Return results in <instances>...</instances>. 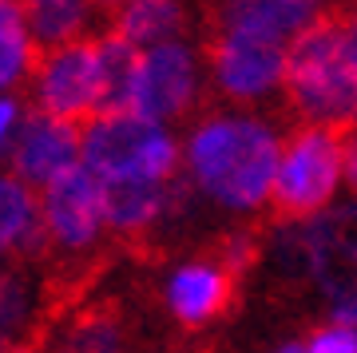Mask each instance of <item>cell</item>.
Segmentation results:
<instances>
[{
    "mask_svg": "<svg viewBox=\"0 0 357 353\" xmlns=\"http://www.w3.org/2000/svg\"><path fill=\"white\" fill-rule=\"evenodd\" d=\"M20 8H24L36 52H48L79 40V32L88 24L91 0H20Z\"/></svg>",
    "mask_w": 357,
    "mask_h": 353,
    "instance_id": "cell-16",
    "label": "cell"
},
{
    "mask_svg": "<svg viewBox=\"0 0 357 353\" xmlns=\"http://www.w3.org/2000/svg\"><path fill=\"white\" fill-rule=\"evenodd\" d=\"M310 353H357V329L354 326H326L314 333L310 341Z\"/></svg>",
    "mask_w": 357,
    "mask_h": 353,
    "instance_id": "cell-21",
    "label": "cell"
},
{
    "mask_svg": "<svg viewBox=\"0 0 357 353\" xmlns=\"http://www.w3.org/2000/svg\"><path fill=\"white\" fill-rule=\"evenodd\" d=\"M40 223V206L28 183L16 175H0V254L20 250L24 234Z\"/></svg>",
    "mask_w": 357,
    "mask_h": 353,
    "instance_id": "cell-18",
    "label": "cell"
},
{
    "mask_svg": "<svg viewBox=\"0 0 357 353\" xmlns=\"http://www.w3.org/2000/svg\"><path fill=\"white\" fill-rule=\"evenodd\" d=\"M139 63H143V52L131 40H123L112 28L100 36V115L131 112Z\"/></svg>",
    "mask_w": 357,
    "mask_h": 353,
    "instance_id": "cell-14",
    "label": "cell"
},
{
    "mask_svg": "<svg viewBox=\"0 0 357 353\" xmlns=\"http://www.w3.org/2000/svg\"><path fill=\"white\" fill-rule=\"evenodd\" d=\"M306 274L333 298L357 294V206H337L302 223Z\"/></svg>",
    "mask_w": 357,
    "mask_h": 353,
    "instance_id": "cell-7",
    "label": "cell"
},
{
    "mask_svg": "<svg viewBox=\"0 0 357 353\" xmlns=\"http://www.w3.org/2000/svg\"><path fill=\"white\" fill-rule=\"evenodd\" d=\"M330 8H357V0H330Z\"/></svg>",
    "mask_w": 357,
    "mask_h": 353,
    "instance_id": "cell-26",
    "label": "cell"
},
{
    "mask_svg": "<svg viewBox=\"0 0 357 353\" xmlns=\"http://www.w3.org/2000/svg\"><path fill=\"white\" fill-rule=\"evenodd\" d=\"M345 13V32H342V56L349 63V72L357 76V8H342Z\"/></svg>",
    "mask_w": 357,
    "mask_h": 353,
    "instance_id": "cell-23",
    "label": "cell"
},
{
    "mask_svg": "<svg viewBox=\"0 0 357 353\" xmlns=\"http://www.w3.org/2000/svg\"><path fill=\"white\" fill-rule=\"evenodd\" d=\"M215 32L206 36V60L215 72L218 88L234 96V100H255L266 96L274 84L286 80V52L274 40L250 36V32H234L211 20Z\"/></svg>",
    "mask_w": 357,
    "mask_h": 353,
    "instance_id": "cell-6",
    "label": "cell"
},
{
    "mask_svg": "<svg viewBox=\"0 0 357 353\" xmlns=\"http://www.w3.org/2000/svg\"><path fill=\"white\" fill-rule=\"evenodd\" d=\"M60 353H123V341H119V326H115L107 314H91L84 317L72 333L64 338Z\"/></svg>",
    "mask_w": 357,
    "mask_h": 353,
    "instance_id": "cell-19",
    "label": "cell"
},
{
    "mask_svg": "<svg viewBox=\"0 0 357 353\" xmlns=\"http://www.w3.org/2000/svg\"><path fill=\"white\" fill-rule=\"evenodd\" d=\"M0 353H28V350H0Z\"/></svg>",
    "mask_w": 357,
    "mask_h": 353,
    "instance_id": "cell-28",
    "label": "cell"
},
{
    "mask_svg": "<svg viewBox=\"0 0 357 353\" xmlns=\"http://www.w3.org/2000/svg\"><path fill=\"white\" fill-rule=\"evenodd\" d=\"M345 175V143L330 127H306L290 139L282 151L278 175H274V211L282 218H314L326 211V202Z\"/></svg>",
    "mask_w": 357,
    "mask_h": 353,
    "instance_id": "cell-4",
    "label": "cell"
},
{
    "mask_svg": "<svg viewBox=\"0 0 357 353\" xmlns=\"http://www.w3.org/2000/svg\"><path fill=\"white\" fill-rule=\"evenodd\" d=\"M28 36H32V32H28L20 0H0V91L13 88L24 72H32V63H36V44Z\"/></svg>",
    "mask_w": 357,
    "mask_h": 353,
    "instance_id": "cell-17",
    "label": "cell"
},
{
    "mask_svg": "<svg viewBox=\"0 0 357 353\" xmlns=\"http://www.w3.org/2000/svg\"><path fill=\"white\" fill-rule=\"evenodd\" d=\"M183 24H187L183 0H131L112 20V32L131 40L135 48H155V44L175 40L183 32Z\"/></svg>",
    "mask_w": 357,
    "mask_h": 353,
    "instance_id": "cell-15",
    "label": "cell"
},
{
    "mask_svg": "<svg viewBox=\"0 0 357 353\" xmlns=\"http://www.w3.org/2000/svg\"><path fill=\"white\" fill-rule=\"evenodd\" d=\"M28 317V282L16 270H0V350H8V341Z\"/></svg>",
    "mask_w": 357,
    "mask_h": 353,
    "instance_id": "cell-20",
    "label": "cell"
},
{
    "mask_svg": "<svg viewBox=\"0 0 357 353\" xmlns=\"http://www.w3.org/2000/svg\"><path fill=\"white\" fill-rule=\"evenodd\" d=\"M40 215H44L52 242H60L68 250L91 246L100 227L107 223V215H103V179L96 171H88L84 163H76L72 171H64L56 183L44 187Z\"/></svg>",
    "mask_w": 357,
    "mask_h": 353,
    "instance_id": "cell-8",
    "label": "cell"
},
{
    "mask_svg": "<svg viewBox=\"0 0 357 353\" xmlns=\"http://www.w3.org/2000/svg\"><path fill=\"white\" fill-rule=\"evenodd\" d=\"M167 195H171V179L155 183V179H107L103 183V215L107 227L135 234L147 230L151 223L167 215Z\"/></svg>",
    "mask_w": 357,
    "mask_h": 353,
    "instance_id": "cell-13",
    "label": "cell"
},
{
    "mask_svg": "<svg viewBox=\"0 0 357 353\" xmlns=\"http://www.w3.org/2000/svg\"><path fill=\"white\" fill-rule=\"evenodd\" d=\"M274 353H310V350H302V345H294L290 341V345H282V350H274Z\"/></svg>",
    "mask_w": 357,
    "mask_h": 353,
    "instance_id": "cell-27",
    "label": "cell"
},
{
    "mask_svg": "<svg viewBox=\"0 0 357 353\" xmlns=\"http://www.w3.org/2000/svg\"><path fill=\"white\" fill-rule=\"evenodd\" d=\"M227 302H230V274L215 262L178 266L171 282H167V306L187 326L211 322L215 314H222Z\"/></svg>",
    "mask_w": 357,
    "mask_h": 353,
    "instance_id": "cell-12",
    "label": "cell"
},
{
    "mask_svg": "<svg viewBox=\"0 0 357 353\" xmlns=\"http://www.w3.org/2000/svg\"><path fill=\"white\" fill-rule=\"evenodd\" d=\"M175 139L163 123L143 119L135 112L96 115L84 127V167L107 183V179H175Z\"/></svg>",
    "mask_w": 357,
    "mask_h": 353,
    "instance_id": "cell-3",
    "label": "cell"
},
{
    "mask_svg": "<svg viewBox=\"0 0 357 353\" xmlns=\"http://www.w3.org/2000/svg\"><path fill=\"white\" fill-rule=\"evenodd\" d=\"M16 131H20V103L13 96H0V155L13 151Z\"/></svg>",
    "mask_w": 357,
    "mask_h": 353,
    "instance_id": "cell-22",
    "label": "cell"
},
{
    "mask_svg": "<svg viewBox=\"0 0 357 353\" xmlns=\"http://www.w3.org/2000/svg\"><path fill=\"white\" fill-rule=\"evenodd\" d=\"M195 100V56L187 44L167 40L143 52L139 80H135V100L131 112L143 119L163 123L171 115H183L187 103Z\"/></svg>",
    "mask_w": 357,
    "mask_h": 353,
    "instance_id": "cell-9",
    "label": "cell"
},
{
    "mask_svg": "<svg viewBox=\"0 0 357 353\" xmlns=\"http://www.w3.org/2000/svg\"><path fill=\"white\" fill-rule=\"evenodd\" d=\"M84 159V135L76 123L52 119L44 112H32L16 131L13 143V171L20 183L48 187L56 179L72 171Z\"/></svg>",
    "mask_w": 357,
    "mask_h": 353,
    "instance_id": "cell-10",
    "label": "cell"
},
{
    "mask_svg": "<svg viewBox=\"0 0 357 353\" xmlns=\"http://www.w3.org/2000/svg\"><path fill=\"white\" fill-rule=\"evenodd\" d=\"M215 20L222 28L282 44V40L302 36L318 20V8H314V0H222Z\"/></svg>",
    "mask_w": 357,
    "mask_h": 353,
    "instance_id": "cell-11",
    "label": "cell"
},
{
    "mask_svg": "<svg viewBox=\"0 0 357 353\" xmlns=\"http://www.w3.org/2000/svg\"><path fill=\"white\" fill-rule=\"evenodd\" d=\"M187 163L215 202L250 211L274 190L282 151L274 131L255 119H206L187 143Z\"/></svg>",
    "mask_w": 357,
    "mask_h": 353,
    "instance_id": "cell-1",
    "label": "cell"
},
{
    "mask_svg": "<svg viewBox=\"0 0 357 353\" xmlns=\"http://www.w3.org/2000/svg\"><path fill=\"white\" fill-rule=\"evenodd\" d=\"M330 314L337 326H354L357 329V294H345V298H333L330 302Z\"/></svg>",
    "mask_w": 357,
    "mask_h": 353,
    "instance_id": "cell-24",
    "label": "cell"
},
{
    "mask_svg": "<svg viewBox=\"0 0 357 353\" xmlns=\"http://www.w3.org/2000/svg\"><path fill=\"white\" fill-rule=\"evenodd\" d=\"M345 179H349V187L357 190V135L345 143Z\"/></svg>",
    "mask_w": 357,
    "mask_h": 353,
    "instance_id": "cell-25",
    "label": "cell"
},
{
    "mask_svg": "<svg viewBox=\"0 0 357 353\" xmlns=\"http://www.w3.org/2000/svg\"><path fill=\"white\" fill-rule=\"evenodd\" d=\"M32 91L36 112L76 127L91 123L100 115V36H79L72 44L36 52Z\"/></svg>",
    "mask_w": 357,
    "mask_h": 353,
    "instance_id": "cell-5",
    "label": "cell"
},
{
    "mask_svg": "<svg viewBox=\"0 0 357 353\" xmlns=\"http://www.w3.org/2000/svg\"><path fill=\"white\" fill-rule=\"evenodd\" d=\"M345 13H318V20L286 48V96L310 127H357V76L342 56Z\"/></svg>",
    "mask_w": 357,
    "mask_h": 353,
    "instance_id": "cell-2",
    "label": "cell"
}]
</instances>
